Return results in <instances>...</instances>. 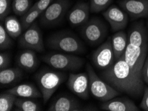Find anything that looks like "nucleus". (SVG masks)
Segmentation results:
<instances>
[{
  "mask_svg": "<svg viewBox=\"0 0 148 111\" xmlns=\"http://www.w3.org/2000/svg\"><path fill=\"white\" fill-rule=\"evenodd\" d=\"M147 29H148V20H147Z\"/></svg>",
  "mask_w": 148,
  "mask_h": 111,
  "instance_id": "33",
  "label": "nucleus"
},
{
  "mask_svg": "<svg viewBox=\"0 0 148 111\" xmlns=\"http://www.w3.org/2000/svg\"><path fill=\"white\" fill-rule=\"evenodd\" d=\"M80 35L89 45L96 46L106 39L108 28L106 24L98 17H93L82 25Z\"/></svg>",
  "mask_w": 148,
  "mask_h": 111,
  "instance_id": "7",
  "label": "nucleus"
},
{
  "mask_svg": "<svg viewBox=\"0 0 148 111\" xmlns=\"http://www.w3.org/2000/svg\"><path fill=\"white\" fill-rule=\"evenodd\" d=\"M41 60L54 69L66 71H77L84 65L85 60L73 53H49L41 57Z\"/></svg>",
  "mask_w": 148,
  "mask_h": 111,
  "instance_id": "5",
  "label": "nucleus"
},
{
  "mask_svg": "<svg viewBox=\"0 0 148 111\" xmlns=\"http://www.w3.org/2000/svg\"><path fill=\"white\" fill-rule=\"evenodd\" d=\"M81 103L70 95H61L56 98L47 108L49 111H80L84 110Z\"/></svg>",
  "mask_w": 148,
  "mask_h": 111,
  "instance_id": "15",
  "label": "nucleus"
},
{
  "mask_svg": "<svg viewBox=\"0 0 148 111\" xmlns=\"http://www.w3.org/2000/svg\"><path fill=\"white\" fill-rule=\"evenodd\" d=\"M12 63L11 56L8 53L1 51L0 53V70L10 67Z\"/></svg>",
  "mask_w": 148,
  "mask_h": 111,
  "instance_id": "30",
  "label": "nucleus"
},
{
  "mask_svg": "<svg viewBox=\"0 0 148 111\" xmlns=\"http://www.w3.org/2000/svg\"><path fill=\"white\" fill-rule=\"evenodd\" d=\"M111 39L115 61H117L124 54L128 43V35L124 31H119L114 34Z\"/></svg>",
  "mask_w": 148,
  "mask_h": 111,
  "instance_id": "20",
  "label": "nucleus"
},
{
  "mask_svg": "<svg viewBox=\"0 0 148 111\" xmlns=\"http://www.w3.org/2000/svg\"><path fill=\"white\" fill-rule=\"evenodd\" d=\"M67 87L73 93L80 99L86 100L90 96V83L86 72L70 73L67 81Z\"/></svg>",
  "mask_w": 148,
  "mask_h": 111,
  "instance_id": "11",
  "label": "nucleus"
},
{
  "mask_svg": "<svg viewBox=\"0 0 148 111\" xmlns=\"http://www.w3.org/2000/svg\"><path fill=\"white\" fill-rule=\"evenodd\" d=\"M12 10V0H0V19L3 22Z\"/></svg>",
  "mask_w": 148,
  "mask_h": 111,
  "instance_id": "28",
  "label": "nucleus"
},
{
  "mask_svg": "<svg viewBox=\"0 0 148 111\" xmlns=\"http://www.w3.org/2000/svg\"><path fill=\"white\" fill-rule=\"evenodd\" d=\"M100 109L106 111H139L140 108L128 97H114L110 100L103 102Z\"/></svg>",
  "mask_w": 148,
  "mask_h": 111,
  "instance_id": "16",
  "label": "nucleus"
},
{
  "mask_svg": "<svg viewBox=\"0 0 148 111\" xmlns=\"http://www.w3.org/2000/svg\"><path fill=\"white\" fill-rule=\"evenodd\" d=\"M127 35L128 43L123 56L136 75L142 79V70L148 52L147 31L143 22L134 23Z\"/></svg>",
  "mask_w": 148,
  "mask_h": 111,
  "instance_id": "2",
  "label": "nucleus"
},
{
  "mask_svg": "<svg viewBox=\"0 0 148 111\" xmlns=\"http://www.w3.org/2000/svg\"><path fill=\"white\" fill-rule=\"evenodd\" d=\"M3 22L7 32L13 39H17L21 35L23 30V27L21 21H19L16 17L9 15L5 18Z\"/></svg>",
  "mask_w": 148,
  "mask_h": 111,
  "instance_id": "21",
  "label": "nucleus"
},
{
  "mask_svg": "<svg viewBox=\"0 0 148 111\" xmlns=\"http://www.w3.org/2000/svg\"><path fill=\"white\" fill-rule=\"evenodd\" d=\"M71 6L69 0H54L40 16L39 22L45 28H52L60 23Z\"/></svg>",
  "mask_w": 148,
  "mask_h": 111,
  "instance_id": "8",
  "label": "nucleus"
},
{
  "mask_svg": "<svg viewBox=\"0 0 148 111\" xmlns=\"http://www.w3.org/2000/svg\"><path fill=\"white\" fill-rule=\"evenodd\" d=\"M39 90L42 93L43 103L46 104L61 84L66 79V74L59 71L44 68L34 76Z\"/></svg>",
  "mask_w": 148,
  "mask_h": 111,
  "instance_id": "4",
  "label": "nucleus"
},
{
  "mask_svg": "<svg viewBox=\"0 0 148 111\" xmlns=\"http://www.w3.org/2000/svg\"><path fill=\"white\" fill-rule=\"evenodd\" d=\"M8 90L17 97L23 98H42V93L39 89L36 87L34 84L31 83H26L18 85L15 87L10 89Z\"/></svg>",
  "mask_w": 148,
  "mask_h": 111,
  "instance_id": "18",
  "label": "nucleus"
},
{
  "mask_svg": "<svg viewBox=\"0 0 148 111\" xmlns=\"http://www.w3.org/2000/svg\"><path fill=\"white\" fill-rule=\"evenodd\" d=\"M142 79L143 82L148 85V55L144 61L142 70Z\"/></svg>",
  "mask_w": 148,
  "mask_h": 111,
  "instance_id": "32",
  "label": "nucleus"
},
{
  "mask_svg": "<svg viewBox=\"0 0 148 111\" xmlns=\"http://www.w3.org/2000/svg\"><path fill=\"white\" fill-rule=\"evenodd\" d=\"M113 0H90V12L96 13L107 10Z\"/></svg>",
  "mask_w": 148,
  "mask_h": 111,
  "instance_id": "27",
  "label": "nucleus"
},
{
  "mask_svg": "<svg viewBox=\"0 0 148 111\" xmlns=\"http://www.w3.org/2000/svg\"><path fill=\"white\" fill-rule=\"evenodd\" d=\"M41 14L42 13L39 10L30 9L29 11H27L23 16H21L20 21H21L23 30L25 31L32 26L35 23V20L41 16Z\"/></svg>",
  "mask_w": 148,
  "mask_h": 111,
  "instance_id": "25",
  "label": "nucleus"
},
{
  "mask_svg": "<svg viewBox=\"0 0 148 111\" xmlns=\"http://www.w3.org/2000/svg\"><path fill=\"white\" fill-rule=\"evenodd\" d=\"M104 19L108 22L112 31H122L126 28L128 23L129 17L127 13L121 8L115 5L110 6L103 12Z\"/></svg>",
  "mask_w": 148,
  "mask_h": 111,
  "instance_id": "12",
  "label": "nucleus"
},
{
  "mask_svg": "<svg viewBox=\"0 0 148 111\" xmlns=\"http://www.w3.org/2000/svg\"><path fill=\"white\" fill-rule=\"evenodd\" d=\"M20 48L29 49L36 52H43L45 50L43 37L41 29L37 23H34L22 34L18 41Z\"/></svg>",
  "mask_w": 148,
  "mask_h": 111,
  "instance_id": "9",
  "label": "nucleus"
},
{
  "mask_svg": "<svg viewBox=\"0 0 148 111\" xmlns=\"http://www.w3.org/2000/svg\"><path fill=\"white\" fill-rule=\"evenodd\" d=\"M15 110L19 111H39L41 110L40 104L33 98L17 97L15 103Z\"/></svg>",
  "mask_w": 148,
  "mask_h": 111,
  "instance_id": "22",
  "label": "nucleus"
},
{
  "mask_svg": "<svg viewBox=\"0 0 148 111\" xmlns=\"http://www.w3.org/2000/svg\"><path fill=\"white\" fill-rule=\"evenodd\" d=\"M140 108L145 111H148V87L143 90L142 100L140 103Z\"/></svg>",
  "mask_w": 148,
  "mask_h": 111,
  "instance_id": "31",
  "label": "nucleus"
},
{
  "mask_svg": "<svg viewBox=\"0 0 148 111\" xmlns=\"http://www.w3.org/2000/svg\"><path fill=\"white\" fill-rule=\"evenodd\" d=\"M16 64L23 71L32 72L39 67L40 61L35 51L25 49L17 55Z\"/></svg>",
  "mask_w": 148,
  "mask_h": 111,
  "instance_id": "17",
  "label": "nucleus"
},
{
  "mask_svg": "<svg viewBox=\"0 0 148 111\" xmlns=\"http://www.w3.org/2000/svg\"><path fill=\"white\" fill-rule=\"evenodd\" d=\"M13 38L7 32L4 25H0V49L1 51L11 49L13 45Z\"/></svg>",
  "mask_w": 148,
  "mask_h": 111,
  "instance_id": "26",
  "label": "nucleus"
},
{
  "mask_svg": "<svg viewBox=\"0 0 148 111\" xmlns=\"http://www.w3.org/2000/svg\"><path fill=\"white\" fill-rule=\"evenodd\" d=\"M53 1L54 0H38L33 4L31 9L39 10L42 13L49 8V6L53 3Z\"/></svg>",
  "mask_w": 148,
  "mask_h": 111,
  "instance_id": "29",
  "label": "nucleus"
},
{
  "mask_svg": "<svg viewBox=\"0 0 148 111\" xmlns=\"http://www.w3.org/2000/svg\"><path fill=\"white\" fill-rule=\"evenodd\" d=\"M23 71L18 66L0 70V83L1 87H8L19 82L23 76Z\"/></svg>",
  "mask_w": 148,
  "mask_h": 111,
  "instance_id": "19",
  "label": "nucleus"
},
{
  "mask_svg": "<svg viewBox=\"0 0 148 111\" xmlns=\"http://www.w3.org/2000/svg\"><path fill=\"white\" fill-rule=\"evenodd\" d=\"M47 46L52 50L67 53L82 54L86 51L84 43L75 34L61 31L52 33L47 39Z\"/></svg>",
  "mask_w": 148,
  "mask_h": 111,
  "instance_id": "3",
  "label": "nucleus"
},
{
  "mask_svg": "<svg viewBox=\"0 0 148 111\" xmlns=\"http://www.w3.org/2000/svg\"><path fill=\"white\" fill-rule=\"evenodd\" d=\"M100 77L120 93L132 98L138 99L143 93L144 82L136 75L123 55L111 67L102 71Z\"/></svg>",
  "mask_w": 148,
  "mask_h": 111,
  "instance_id": "1",
  "label": "nucleus"
},
{
  "mask_svg": "<svg viewBox=\"0 0 148 111\" xmlns=\"http://www.w3.org/2000/svg\"><path fill=\"white\" fill-rule=\"evenodd\" d=\"M118 3L132 20L148 17V0H119Z\"/></svg>",
  "mask_w": 148,
  "mask_h": 111,
  "instance_id": "13",
  "label": "nucleus"
},
{
  "mask_svg": "<svg viewBox=\"0 0 148 111\" xmlns=\"http://www.w3.org/2000/svg\"><path fill=\"white\" fill-rule=\"evenodd\" d=\"M31 0H13L12 10L17 16H23L32 7Z\"/></svg>",
  "mask_w": 148,
  "mask_h": 111,
  "instance_id": "24",
  "label": "nucleus"
},
{
  "mask_svg": "<svg viewBox=\"0 0 148 111\" xmlns=\"http://www.w3.org/2000/svg\"><path fill=\"white\" fill-rule=\"evenodd\" d=\"M90 3L84 1L78 2L67 14V19L71 26H82L89 20Z\"/></svg>",
  "mask_w": 148,
  "mask_h": 111,
  "instance_id": "14",
  "label": "nucleus"
},
{
  "mask_svg": "<svg viewBox=\"0 0 148 111\" xmlns=\"http://www.w3.org/2000/svg\"><path fill=\"white\" fill-rule=\"evenodd\" d=\"M86 70L89 77L90 91L97 100L103 103L120 94V92L98 76L90 64L87 63Z\"/></svg>",
  "mask_w": 148,
  "mask_h": 111,
  "instance_id": "6",
  "label": "nucleus"
},
{
  "mask_svg": "<svg viewBox=\"0 0 148 111\" xmlns=\"http://www.w3.org/2000/svg\"><path fill=\"white\" fill-rule=\"evenodd\" d=\"M94 66L98 70H105L115 62V57L112 44V39L108 37L93 52L91 57Z\"/></svg>",
  "mask_w": 148,
  "mask_h": 111,
  "instance_id": "10",
  "label": "nucleus"
},
{
  "mask_svg": "<svg viewBox=\"0 0 148 111\" xmlns=\"http://www.w3.org/2000/svg\"><path fill=\"white\" fill-rule=\"evenodd\" d=\"M17 98V96L8 90L1 92L0 94V110L1 111H10L13 108V105Z\"/></svg>",
  "mask_w": 148,
  "mask_h": 111,
  "instance_id": "23",
  "label": "nucleus"
}]
</instances>
